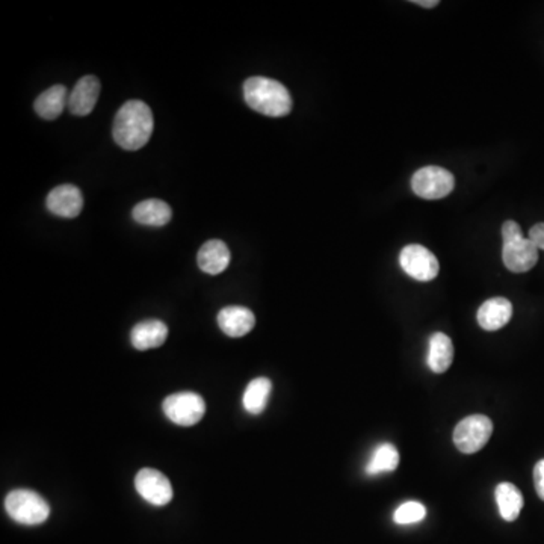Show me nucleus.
<instances>
[{
  "label": "nucleus",
  "mask_w": 544,
  "mask_h": 544,
  "mask_svg": "<svg viewBox=\"0 0 544 544\" xmlns=\"http://www.w3.org/2000/svg\"><path fill=\"white\" fill-rule=\"evenodd\" d=\"M494 496H496L497 508H499L503 521H516L523 508V496H521V490L514 484L501 483L496 487Z\"/></svg>",
  "instance_id": "6ab92c4d"
},
{
  "label": "nucleus",
  "mask_w": 544,
  "mask_h": 544,
  "mask_svg": "<svg viewBox=\"0 0 544 544\" xmlns=\"http://www.w3.org/2000/svg\"><path fill=\"white\" fill-rule=\"evenodd\" d=\"M271 392L272 383L269 378H265V376L254 378V380L247 385L244 398H242L245 410H247L249 414H254V416L263 413L265 408H267V401H269V396H271Z\"/></svg>",
  "instance_id": "aec40b11"
},
{
  "label": "nucleus",
  "mask_w": 544,
  "mask_h": 544,
  "mask_svg": "<svg viewBox=\"0 0 544 544\" xmlns=\"http://www.w3.org/2000/svg\"><path fill=\"white\" fill-rule=\"evenodd\" d=\"M425 516H427V510L422 503H405L394 512V521L398 525H413L422 521Z\"/></svg>",
  "instance_id": "4be33fe9"
},
{
  "label": "nucleus",
  "mask_w": 544,
  "mask_h": 544,
  "mask_svg": "<svg viewBox=\"0 0 544 544\" xmlns=\"http://www.w3.org/2000/svg\"><path fill=\"white\" fill-rule=\"evenodd\" d=\"M162 407L165 416L180 427H193L206 413V403L200 394L193 392L169 394Z\"/></svg>",
  "instance_id": "20e7f679"
},
{
  "label": "nucleus",
  "mask_w": 544,
  "mask_h": 544,
  "mask_svg": "<svg viewBox=\"0 0 544 544\" xmlns=\"http://www.w3.org/2000/svg\"><path fill=\"white\" fill-rule=\"evenodd\" d=\"M492 434V421L483 414H474L457 425L454 430V443L460 452L470 456L483 449Z\"/></svg>",
  "instance_id": "39448f33"
},
{
  "label": "nucleus",
  "mask_w": 544,
  "mask_h": 544,
  "mask_svg": "<svg viewBox=\"0 0 544 544\" xmlns=\"http://www.w3.org/2000/svg\"><path fill=\"white\" fill-rule=\"evenodd\" d=\"M525 238L521 233V225L517 224L516 221H505L503 224V244L512 242V240H521Z\"/></svg>",
  "instance_id": "5701e85b"
},
{
  "label": "nucleus",
  "mask_w": 544,
  "mask_h": 544,
  "mask_svg": "<svg viewBox=\"0 0 544 544\" xmlns=\"http://www.w3.org/2000/svg\"><path fill=\"white\" fill-rule=\"evenodd\" d=\"M456 178L448 169L441 167H425L414 173L412 188L414 194L425 200H439L454 191Z\"/></svg>",
  "instance_id": "423d86ee"
},
{
  "label": "nucleus",
  "mask_w": 544,
  "mask_h": 544,
  "mask_svg": "<svg viewBox=\"0 0 544 544\" xmlns=\"http://www.w3.org/2000/svg\"><path fill=\"white\" fill-rule=\"evenodd\" d=\"M503 265L512 272L516 274L528 272L539 260V249L530 238L512 240L503 244Z\"/></svg>",
  "instance_id": "9b49d317"
},
{
  "label": "nucleus",
  "mask_w": 544,
  "mask_h": 544,
  "mask_svg": "<svg viewBox=\"0 0 544 544\" xmlns=\"http://www.w3.org/2000/svg\"><path fill=\"white\" fill-rule=\"evenodd\" d=\"M68 95L64 85H53L38 95L33 109L42 120H57L68 106Z\"/></svg>",
  "instance_id": "dca6fc26"
},
{
  "label": "nucleus",
  "mask_w": 544,
  "mask_h": 544,
  "mask_svg": "<svg viewBox=\"0 0 544 544\" xmlns=\"http://www.w3.org/2000/svg\"><path fill=\"white\" fill-rule=\"evenodd\" d=\"M530 240L539 249H544V222L535 224L530 231Z\"/></svg>",
  "instance_id": "393cba45"
},
{
  "label": "nucleus",
  "mask_w": 544,
  "mask_h": 544,
  "mask_svg": "<svg viewBox=\"0 0 544 544\" xmlns=\"http://www.w3.org/2000/svg\"><path fill=\"white\" fill-rule=\"evenodd\" d=\"M534 485L539 499L544 501V460L539 461L534 467Z\"/></svg>",
  "instance_id": "b1692460"
},
{
  "label": "nucleus",
  "mask_w": 544,
  "mask_h": 544,
  "mask_svg": "<svg viewBox=\"0 0 544 544\" xmlns=\"http://www.w3.org/2000/svg\"><path fill=\"white\" fill-rule=\"evenodd\" d=\"M131 216L138 224L162 227V225L168 224L171 221L173 211H171L168 203L158 200V198H149V200L138 203L133 207Z\"/></svg>",
  "instance_id": "f3484780"
},
{
  "label": "nucleus",
  "mask_w": 544,
  "mask_h": 544,
  "mask_svg": "<svg viewBox=\"0 0 544 544\" xmlns=\"http://www.w3.org/2000/svg\"><path fill=\"white\" fill-rule=\"evenodd\" d=\"M244 99L249 108L267 117H285L292 111V97L286 86L263 76L245 80Z\"/></svg>",
  "instance_id": "f03ea898"
},
{
  "label": "nucleus",
  "mask_w": 544,
  "mask_h": 544,
  "mask_svg": "<svg viewBox=\"0 0 544 544\" xmlns=\"http://www.w3.org/2000/svg\"><path fill=\"white\" fill-rule=\"evenodd\" d=\"M46 206L53 215L76 218L80 215L84 207V197L75 185H59L49 193Z\"/></svg>",
  "instance_id": "1a4fd4ad"
},
{
  "label": "nucleus",
  "mask_w": 544,
  "mask_h": 544,
  "mask_svg": "<svg viewBox=\"0 0 544 544\" xmlns=\"http://www.w3.org/2000/svg\"><path fill=\"white\" fill-rule=\"evenodd\" d=\"M135 487L142 499L156 507H164L173 499V485L159 470L150 467L140 470L136 474Z\"/></svg>",
  "instance_id": "6e6552de"
},
{
  "label": "nucleus",
  "mask_w": 544,
  "mask_h": 544,
  "mask_svg": "<svg viewBox=\"0 0 544 544\" xmlns=\"http://www.w3.org/2000/svg\"><path fill=\"white\" fill-rule=\"evenodd\" d=\"M153 127L155 120L149 104L141 100H129L113 118V140L124 150H140L150 140Z\"/></svg>",
  "instance_id": "f257e3e1"
},
{
  "label": "nucleus",
  "mask_w": 544,
  "mask_h": 544,
  "mask_svg": "<svg viewBox=\"0 0 544 544\" xmlns=\"http://www.w3.org/2000/svg\"><path fill=\"white\" fill-rule=\"evenodd\" d=\"M399 465L398 449L390 443H383L376 448L372 460L367 465V472L369 475H380L385 472H394Z\"/></svg>",
  "instance_id": "412c9836"
},
{
  "label": "nucleus",
  "mask_w": 544,
  "mask_h": 544,
  "mask_svg": "<svg viewBox=\"0 0 544 544\" xmlns=\"http://www.w3.org/2000/svg\"><path fill=\"white\" fill-rule=\"evenodd\" d=\"M168 336V327L159 320L142 321L131 331V342L136 349L147 351L164 345Z\"/></svg>",
  "instance_id": "2eb2a0df"
},
{
  "label": "nucleus",
  "mask_w": 544,
  "mask_h": 544,
  "mask_svg": "<svg viewBox=\"0 0 544 544\" xmlns=\"http://www.w3.org/2000/svg\"><path fill=\"white\" fill-rule=\"evenodd\" d=\"M100 80L95 76H84L71 89L68 95V109L76 117H85L93 113L100 97Z\"/></svg>",
  "instance_id": "9d476101"
},
{
  "label": "nucleus",
  "mask_w": 544,
  "mask_h": 544,
  "mask_svg": "<svg viewBox=\"0 0 544 544\" xmlns=\"http://www.w3.org/2000/svg\"><path fill=\"white\" fill-rule=\"evenodd\" d=\"M218 325L229 338H242L254 329L256 316L247 307L229 305L218 313Z\"/></svg>",
  "instance_id": "f8f14e48"
},
{
  "label": "nucleus",
  "mask_w": 544,
  "mask_h": 544,
  "mask_svg": "<svg viewBox=\"0 0 544 544\" xmlns=\"http://www.w3.org/2000/svg\"><path fill=\"white\" fill-rule=\"evenodd\" d=\"M399 263L403 272L418 282H431L439 274V260L436 256L422 245H407L401 251Z\"/></svg>",
  "instance_id": "0eeeda50"
},
{
  "label": "nucleus",
  "mask_w": 544,
  "mask_h": 544,
  "mask_svg": "<svg viewBox=\"0 0 544 544\" xmlns=\"http://www.w3.org/2000/svg\"><path fill=\"white\" fill-rule=\"evenodd\" d=\"M5 510L13 521L28 526L41 525L50 514L46 499L33 490H13L6 496Z\"/></svg>",
  "instance_id": "7ed1b4c3"
},
{
  "label": "nucleus",
  "mask_w": 544,
  "mask_h": 544,
  "mask_svg": "<svg viewBox=\"0 0 544 544\" xmlns=\"http://www.w3.org/2000/svg\"><path fill=\"white\" fill-rule=\"evenodd\" d=\"M454 361V343L443 333L432 334L428 349V367L436 374H443Z\"/></svg>",
  "instance_id": "a211bd4d"
},
{
  "label": "nucleus",
  "mask_w": 544,
  "mask_h": 544,
  "mask_svg": "<svg viewBox=\"0 0 544 544\" xmlns=\"http://www.w3.org/2000/svg\"><path fill=\"white\" fill-rule=\"evenodd\" d=\"M231 258V249L222 240H207L206 244H203L202 249H198V267L206 274L218 276L227 269Z\"/></svg>",
  "instance_id": "ddd939ff"
},
{
  "label": "nucleus",
  "mask_w": 544,
  "mask_h": 544,
  "mask_svg": "<svg viewBox=\"0 0 544 544\" xmlns=\"http://www.w3.org/2000/svg\"><path fill=\"white\" fill-rule=\"evenodd\" d=\"M512 316V304L507 298H492L479 307L478 324L487 331H496L510 322Z\"/></svg>",
  "instance_id": "4468645a"
},
{
  "label": "nucleus",
  "mask_w": 544,
  "mask_h": 544,
  "mask_svg": "<svg viewBox=\"0 0 544 544\" xmlns=\"http://www.w3.org/2000/svg\"><path fill=\"white\" fill-rule=\"evenodd\" d=\"M416 5L423 6V8H434L439 5V0H416Z\"/></svg>",
  "instance_id": "a878e982"
}]
</instances>
